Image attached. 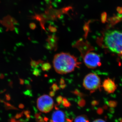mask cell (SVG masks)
Masks as SVG:
<instances>
[{
    "label": "cell",
    "mask_w": 122,
    "mask_h": 122,
    "mask_svg": "<svg viewBox=\"0 0 122 122\" xmlns=\"http://www.w3.org/2000/svg\"><path fill=\"white\" fill-rule=\"evenodd\" d=\"M74 55L69 53L62 52L55 55L53 65L55 71L59 74H65L78 68L81 64Z\"/></svg>",
    "instance_id": "6da1fadb"
},
{
    "label": "cell",
    "mask_w": 122,
    "mask_h": 122,
    "mask_svg": "<svg viewBox=\"0 0 122 122\" xmlns=\"http://www.w3.org/2000/svg\"><path fill=\"white\" fill-rule=\"evenodd\" d=\"M104 42L107 48L113 52L122 54V32L109 30L105 33Z\"/></svg>",
    "instance_id": "7a4b0ae2"
},
{
    "label": "cell",
    "mask_w": 122,
    "mask_h": 122,
    "mask_svg": "<svg viewBox=\"0 0 122 122\" xmlns=\"http://www.w3.org/2000/svg\"><path fill=\"white\" fill-rule=\"evenodd\" d=\"M83 85L86 89L91 91H95L100 87V78L93 73L88 74L83 79Z\"/></svg>",
    "instance_id": "3957f363"
},
{
    "label": "cell",
    "mask_w": 122,
    "mask_h": 122,
    "mask_svg": "<svg viewBox=\"0 0 122 122\" xmlns=\"http://www.w3.org/2000/svg\"><path fill=\"white\" fill-rule=\"evenodd\" d=\"M37 107L40 111L44 113L49 112L53 109L54 106L52 98L47 95H44L38 99Z\"/></svg>",
    "instance_id": "277c9868"
},
{
    "label": "cell",
    "mask_w": 122,
    "mask_h": 122,
    "mask_svg": "<svg viewBox=\"0 0 122 122\" xmlns=\"http://www.w3.org/2000/svg\"><path fill=\"white\" fill-rule=\"evenodd\" d=\"M83 61L88 68L94 69L101 65L100 58L96 53L89 51L83 55Z\"/></svg>",
    "instance_id": "5b68a950"
},
{
    "label": "cell",
    "mask_w": 122,
    "mask_h": 122,
    "mask_svg": "<svg viewBox=\"0 0 122 122\" xmlns=\"http://www.w3.org/2000/svg\"><path fill=\"white\" fill-rule=\"evenodd\" d=\"M102 86L105 91L109 93H114L117 89V86L114 81L110 78L105 79L103 83Z\"/></svg>",
    "instance_id": "8992f818"
},
{
    "label": "cell",
    "mask_w": 122,
    "mask_h": 122,
    "mask_svg": "<svg viewBox=\"0 0 122 122\" xmlns=\"http://www.w3.org/2000/svg\"><path fill=\"white\" fill-rule=\"evenodd\" d=\"M66 121L65 114L63 111L57 109L53 112L51 117L52 122H66Z\"/></svg>",
    "instance_id": "52a82bcc"
},
{
    "label": "cell",
    "mask_w": 122,
    "mask_h": 122,
    "mask_svg": "<svg viewBox=\"0 0 122 122\" xmlns=\"http://www.w3.org/2000/svg\"><path fill=\"white\" fill-rule=\"evenodd\" d=\"M74 122H89L87 117L84 115L78 116L75 119Z\"/></svg>",
    "instance_id": "ba28073f"
},
{
    "label": "cell",
    "mask_w": 122,
    "mask_h": 122,
    "mask_svg": "<svg viewBox=\"0 0 122 122\" xmlns=\"http://www.w3.org/2000/svg\"><path fill=\"white\" fill-rule=\"evenodd\" d=\"M51 68V66L49 63H45L42 66V70L44 71L48 70H49Z\"/></svg>",
    "instance_id": "9c48e42d"
},
{
    "label": "cell",
    "mask_w": 122,
    "mask_h": 122,
    "mask_svg": "<svg viewBox=\"0 0 122 122\" xmlns=\"http://www.w3.org/2000/svg\"><path fill=\"white\" fill-rule=\"evenodd\" d=\"M30 28L32 29H34L35 28V27H36V25L34 23H31L30 25Z\"/></svg>",
    "instance_id": "30bf717a"
},
{
    "label": "cell",
    "mask_w": 122,
    "mask_h": 122,
    "mask_svg": "<svg viewBox=\"0 0 122 122\" xmlns=\"http://www.w3.org/2000/svg\"><path fill=\"white\" fill-rule=\"evenodd\" d=\"M106 14H103V15L102 16V21L105 22V20H106Z\"/></svg>",
    "instance_id": "8fae6325"
},
{
    "label": "cell",
    "mask_w": 122,
    "mask_h": 122,
    "mask_svg": "<svg viewBox=\"0 0 122 122\" xmlns=\"http://www.w3.org/2000/svg\"><path fill=\"white\" fill-rule=\"evenodd\" d=\"M93 122H106L104 120L101 119H96Z\"/></svg>",
    "instance_id": "7c38bea8"
},
{
    "label": "cell",
    "mask_w": 122,
    "mask_h": 122,
    "mask_svg": "<svg viewBox=\"0 0 122 122\" xmlns=\"http://www.w3.org/2000/svg\"><path fill=\"white\" fill-rule=\"evenodd\" d=\"M51 28L50 30H51L52 31H53V30L54 31H55V28L54 27H52V26H51V27H50Z\"/></svg>",
    "instance_id": "4fadbf2b"
},
{
    "label": "cell",
    "mask_w": 122,
    "mask_h": 122,
    "mask_svg": "<svg viewBox=\"0 0 122 122\" xmlns=\"http://www.w3.org/2000/svg\"><path fill=\"white\" fill-rule=\"evenodd\" d=\"M122 122V120H121V122Z\"/></svg>",
    "instance_id": "5bb4252c"
}]
</instances>
